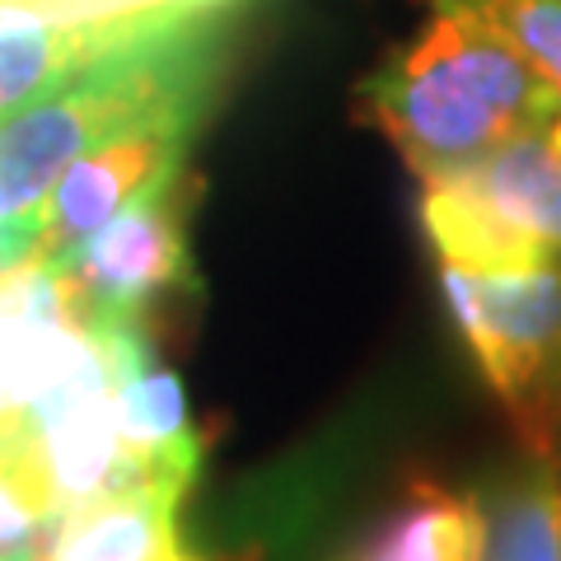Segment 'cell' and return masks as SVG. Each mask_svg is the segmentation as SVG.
I'll return each instance as SVG.
<instances>
[{
	"instance_id": "cell-1",
	"label": "cell",
	"mask_w": 561,
	"mask_h": 561,
	"mask_svg": "<svg viewBox=\"0 0 561 561\" xmlns=\"http://www.w3.org/2000/svg\"><path fill=\"white\" fill-rule=\"evenodd\" d=\"M234 51V14L136 20L0 122V225H33L61 173L146 127L197 131Z\"/></svg>"
},
{
	"instance_id": "cell-2",
	"label": "cell",
	"mask_w": 561,
	"mask_h": 561,
	"mask_svg": "<svg viewBox=\"0 0 561 561\" xmlns=\"http://www.w3.org/2000/svg\"><path fill=\"white\" fill-rule=\"evenodd\" d=\"M365 108L426 183L561 117V90L478 10L440 0L431 24L365 80Z\"/></svg>"
},
{
	"instance_id": "cell-3",
	"label": "cell",
	"mask_w": 561,
	"mask_h": 561,
	"mask_svg": "<svg viewBox=\"0 0 561 561\" xmlns=\"http://www.w3.org/2000/svg\"><path fill=\"white\" fill-rule=\"evenodd\" d=\"M440 290L519 445L561 449V257L529 272H463L440 262Z\"/></svg>"
},
{
	"instance_id": "cell-4",
	"label": "cell",
	"mask_w": 561,
	"mask_h": 561,
	"mask_svg": "<svg viewBox=\"0 0 561 561\" xmlns=\"http://www.w3.org/2000/svg\"><path fill=\"white\" fill-rule=\"evenodd\" d=\"M80 323H146L192 276L183 173L127 206L70 257L51 262Z\"/></svg>"
},
{
	"instance_id": "cell-5",
	"label": "cell",
	"mask_w": 561,
	"mask_h": 561,
	"mask_svg": "<svg viewBox=\"0 0 561 561\" xmlns=\"http://www.w3.org/2000/svg\"><path fill=\"white\" fill-rule=\"evenodd\" d=\"M192 131L183 127H146L108 140L70 164L57 187L47 192L43 210L33 216V257L61 262L80 249L90 234H99L108 220H117L140 197L160 192L183 173Z\"/></svg>"
},
{
	"instance_id": "cell-6",
	"label": "cell",
	"mask_w": 561,
	"mask_h": 561,
	"mask_svg": "<svg viewBox=\"0 0 561 561\" xmlns=\"http://www.w3.org/2000/svg\"><path fill=\"white\" fill-rule=\"evenodd\" d=\"M332 561H482L478 496L416 478Z\"/></svg>"
},
{
	"instance_id": "cell-7",
	"label": "cell",
	"mask_w": 561,
	"mask_h": 561,
	"mask_svg": "<svg viewBox=\"0 0 561 561\" xmlns=\"http://www.w3.org/2000/svg\"><path fill=\"white\" fill-rule=\"evenodd\" d=\"M482 561H561V449H524L478 491Z\"/></svg>"
},
{
	"instance_id": "cell-8",
	"label": "cell",
	"mask_w": 561,
	"mask_h": 561,
	"mask_svg": "<svg viewBox=\"0 0 561 561\" xmlns=\"http://www.w3.org/2000/svg\"><path fill=\"white\" fill-rule=\"evenodd\" d=\"M122 24H70L43 0H0V122L47 94L66 70L113 43Z\"/></svg>"
},
{
	"instance_id": "cell-9",
	"label": "cell",
	"mask_w": 561,
	"mask_h": 561,
	"mask_svg": "<svg viewBox=\"0 0 561 561\" xmlns=\"http://www.w3.org/2000/svg\"><path fill=\"white\" fill-rule=\"evenodd\" d=\"M117 421H122L127 445L146 459V468L160 482L187 486L192 478H197L202 440H197L192 416H187L183 379L173 370H164V365L154 360V351H146V356L122 375V383H117Z\"/></svg>"
},
{
	"instance_id": "cell-10",
	"label": "cell",
	"mask_w": 561,
	"mask_h": 561,
	"mask_svg": "<svg viewBox=\"0 0 561 561\" xmlns=\"http://www.w3.org/2000/svg\"><path fill=\"white\" fill-rule=\"evenodd\" d=\"M445 5L478 10L538 66L542 80L561 90V0H445Z\"/></svg>"
},
{
	"instance_id": "cell-11",
	"label": "cell",
	"mask_w": 561,
	"mask_h": 561,
	"mask_svg": "<svg viewBox=\"0 0 561 561\" xmlns=\"http://www.w3.org/2000/svg\"><path fill=\"white\" fill-rule=\"evenodd\" d=\"M70 24H122V20H210L239 14L249 0H43Z\"/></svg>"
}]
</instances>
